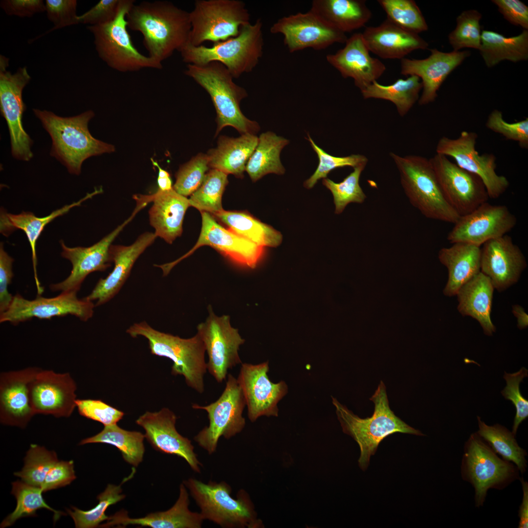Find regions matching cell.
<instances>
[{"label": "cell", "instance_id": "cell-3", "mask_svg": "<svg viewBox=\"0 0 528 528\" xmlns=\"http://www.w3.org/2000/svg\"><path fill=\"white\" fill-rule=\"evenodd\" d=\"M331 398L343 432L351 436L359 445L360 455L358 462L363 471L368 468L370 458L375 453L380 443L388 436L396 433L424 436L418 430L406 424L391 410L386 386L382 380L370 398L374 404V412L371 417L360 418L336 398L332 396Z\"/></svg>", "mask_w": 528, "mask_h": 528}, {"label": "cell", "instance_id": "cell-7", "mask_svg": "<svg viewBox=\"0 0 528 528\" xmlns=\"http://www.w3.org/2000/svg\"><path fill=\"white\" fill-rule=\"evenodd\" d=\"M127 332L132 337H145L152 354L173 361L172 374L183 375L188 386L199 393L204 392V375L207 369L206 350L198 333L190 338H181L154 330L145 321L131 326Z\"/></svg>", "mask_w": 528, "mask_h": 528}, {"label": "cell", "instance_id": "cell-28", "mask_svg": "<svg viewBox=\"0 0 528 528\" xmlns=\"http://www.w3.org/2000/svg\"><path fill=\"white\" fill-rule=\"evenodd\" d=\"M40 370L29 367L0 373L1 423L24 428L35 415L29 403L28 385Z\"/></svg>", "mask_w": 528, "mask_h": 528}, {"label": "cell", "instance_id": "cell-49", "mask_svg": "<svg viewBox=\"0 0 528 528\" xmlns=\"http://www.w3.org/2000/svg\"><path fill=\"white\" fill-rule=\"evenodd\" d=\"M366 165L363 164L354 168L353 171L340 182L323 178V184L332 194L336 214L341 213L350 203H362L365 201L366 196L359 185V180Z\"/></svg>", "mask_w": 528, "mask_h": 528}, {"label": "cell", "instance_id": "cell-35", "mask_svg": "<svg viewBox=\"0 0 528 528\" xmlns=\"http://www.w3.org/2000/svg\"><path fill=\"white\" fill-rule=\"evenodd\" d=\"M494 287L489 278L481 271L463 285L456 295L458 309L463 316L479 322L485 334L491 336L496 328L490 318Z\"/></svg>", "mask_w": 528, "mask_h": 528}, {"label": "cell", "instance_id": "cell-41", "mask_svg": "<svg viewBox=\"0 0 528 528\" xmlns=\"http://www.w3.org/2000/svg\"><path fill=\"white\" fill-rule=\"evenodd\" d=\"M422 88L420 78L410 75L406 79H398L387 86L374 81L361 92L365 99L376 98L391 101L395 105L399 114L404 116L418 100Z\"/></svg>", "mask_w": 528, "mask_h": 528}, {"label": "cell", "instance_id": "cell-61", "mask_svg": "<svg viewBox=\"0 0 528 528\" xmlns=\"http://www.w3.org/2000/svg\"><path fill=\"white\" fill-rule=\"evenodd\" d=\"M0 6L7 15L21 18H30L45 11V2L42 0H2Z\"/></svg>", "mask_w": 528, "mask_h": 528}, {"label": "cell", "instance_id": "cell-19", "mask_svg": "<svg viewBox=\"0 0 528 528\" xmlns=\"http://www.w3.org/2000/svg\"><path fill=\"white\" fill-rule=\"evenodd\" d=\"M272 34H281L290 52L311 48L326 49L335 43H345L344 33L325 22L313 12L297 13L278 19L270 28Z\"/></svg>", "mask_w": 528, "mask_h": 528}, {"label": "cell", "instance_id": "cell-32", "mask_svg": "<svg viewBox=\"0 0 528 528\" xmlns=\"http://www.w3.org/2000/svg\"><path fill=\"white\" fill-rule=\"evenodd\" d=\"M153 204L149 211L150 224L154 234L171 244L181 236L185 214L190 206L189 198L172 189L157 190L154 194L146 195Z\"/></svg>", "mask_w": 528, "mask_h": 528}, {"label": "cell", "instance_id": "cell-50", "mask_svg": "<svg viewBox=\"0 0 528 528\" xmlns=\"http://www.w3.org/2000/svg\"><path fill=\"white\" fill-rule=\"evenodd\" d=\"M481 14L476 10H465L457 17L456 28L448 35V41L453 51L466 47L479 49L481 44Z\"/></svg>", "mask_w": 528, "mask_h": 528}, {"label": "cell", "instance_id": "cell-18", "mask_svg": "<svg viewBox=\"0 0 528 528\" xmlns=\"http://www.w3.org/2000/svg\"><path fill=\"white\" fill-rule=\"evenodd\" d=\"M517 224L515 216L504 205L485 202L470 213L460 216L448 233L452 243L466 242L478 246L506 235Z\"/></svg>", "mask_w": 528, "mask_h": 528}, {"label": "cell", "instance_id": "cell-25", "mask_svg": "<svg viewBox=\"0 0 528 528\" xmlns=\"http://www.w3.org/2000/svg\"><path fill=\"white\" fill-rule=\"evenodd\" d=\"M527 265L521 249L508 235L487 241L481 249L480 271L499 291L517 283Z\"/></svg>", "mask_w": 528, "mask_h": 528}, {"label": "cell", "instance_id": "cell-2", "mask_svg": "<svg viewBox=\"0 0 528 528\" xmlns=\"http://www.w3.org/2000/svg\"><path fill=\"white\" fill-rule=\"evenodd\" d=\"M35 115L52 140L50 155L58 160L69 173L79 175L83 162L88 158L114 152V146L93 137L88 124L92 110L78 115L62 117L46 110L33 109Z\"/></svg>", "mask_w": 528, "mask_h": 528}, {"label": "cell", "instance_id": "cell-64", "mask_svg": "<svg viewBox=\"0 0 528 528\" xmlns=\"http://www.w3.org/2000/svg\"><path fill=\"white\" fill-rule=\"evenodd\" d=\"M158 190L161 191H169L173 188L172 181L170 176L158 178L157 179Z\"/></svg>", "mask_w": 528, "mask_h": 528}, {"label": "cell", "instance_id": "cell-59", "mask_svg": "<svg viewBox=\"0 0 528 528\" xmlns=\"http://www.w3.org/2000/svg\"><path fill=\"white\" fill-rule=\"evenodd\" d=\"M14 259L0 245V312L5 311L9 307L13 296L9 293L8 286L13 277L12 264Z\"/></svg>", "mask_w": 528, "mask_h": 528}, {"label": "cell", "instance_id": "cell-51", "mask_svg": "<svg viewBox=\"0 0 528 528\" xmlns=\"http://www.w3.org/2000/svg\"><path fill=\"white\" fill-rule=\"evenodd\" d=\"M210 169L207 154L199 153L179 168L174 190L184 197L191 196L201 185Z\"/></svg>", "mask_w": 528, "mask_h": 528}, {"label": "cell", "instance_id": "cell-1", "mask_svg": "<svg viewBox=\"0 0 528 528\" xmlns=\"http://www.w3.org/2000/svg\"><path fill=\"white\" fill-rule=\"evenodd\" d=\"M128 27L140 32L148 56L162 64L189 43V12L170 1H143L127 14Z\"/></svg>", "mask_w": 528, "mask_h": 528}, {"label": "cell", "instance_id": "cell-40", "mask_svg": "<svg viewBox=\"0 0 528 528\" xmlns=\"http://www.w3.org/2000/svg\"><path fill=\"white\" fill-rule=\"evenodd\" d=\"M258 138V144L245 168L252 181L256 182L268 174L283 175L285 169L280 154L289 141L271 132L262 133Z\"/></svg>", "mask_w": 528, "mask_h": 528}, {"label": "cell", "instance_id": "cell-39", "mask_svg": "<svg viewBox=\"0 0 528 528\" xmlns=\"http://www.w3.org/2000/svg\"><path fill=\"white\" fill-rule=\"evenodd\" d=\"M212 216L232 232L260 246L275 247L282 242L280 232L246 212L223 209Z\"/></svg>", "mask_w": 528, "mask_h": 528}, {"label": "cell", "instance_id": "cell-60", "mask_svg": "<svg viewBox=\"0 0 528 528\" xmlns=\"http://www.w3.org/2000/svg\"><path fill=\"white\" fill-rule=\"evenodd\" d=\"M504 18L511 24L528 29V7L519 0H492Z\"/></svg>", "mask_w": 528, "mask_h": 528}, {"label": "cell", "instance_id": "cell-47", "mask_svg": "<svg viewBox=\"0 0 528 528\" xmlns=\"http://www.w3.org/2000/svg\"><path fill=\"white\" fill-rule=\"evenodd\" d=\"M58 461L55 452L31 444L24 457L23 467L14 475L28 484L41 487L48 472Z\"/></svg>", "mask_w": 528, "mask_h": 528}, {"label": "cell", "instance_id": "cell-52", "mask_svg": "<svg viewBox=\"0 0 528 528\" xmlns=\"http://www.w3.org/2000/svg\"><path fill=\"white\" fill-rule=\"evenodd\" d=\"M308 137L319 159L316 170L304 182V186L308 189L313 187L321 178H327L328 174L334 169L345 166H351L354 168L361 165L366 164L368 162L367 157L361 154H352L342 157L331 155L318 147L308 134Z\"/></svg>", "mask_w": 528, "mask_h": 528}, {"label": "cell", "instance_id": "cell-13", "mask_svg": "<svg viewBox=\"0 0 528 528\" xmlns=\"http://www.w3.org/2000/svg\"><path fill=\"white\" fill-rule=\"evenodd\" d=\"M245 405L237 379L229 374L224 390L216 401L207 406L193 405L194 409L205 410L209 420V425L200 431L194 440L209 454L214 453L220 437L229 439L244 427L242 413Z\"/></svg>", "mask_w": 528, "mask_h": 528}, {"label": "cell", "instance_id": "cell-46", "mask_svg": "<svg viewBox=\"0 0 528 528\" xmlns=\"http://www.w3.org/2000/svg\"><path fill=\"white\" fill-rule=\"evenodd\" d=\"M134 470L130 476L123 480L118 485L108 484L105 490L99 494L97 499V505L88 510H83L76 507L72 506L67 509V512L73 519L77 528H93L99 527L100 524L108 520L109 516L106 515L107 509L110 505L115 504L123 500L126 496L122 494L121 485L132 477Z\"/></svg>", "mask_w": 528, "mask_h": 528}, {"label": "cell", "instance_id": "cell-34", "mask_svg": "<svg viewBox=\"0 0 528 528\" xmlns=\"http://www.w3.org/2000/svg\"><path fill=\"white\" fill-rule=\"evenodd\" d=\"M439 252L440 262L447 269L448 278L443 293L456 295L460 288L480 272L481 248L466 242H456Z\"/></svg>", "mask_w": 528, "mask_h": 528}, {"label": "cell", "instance_id": "cell-31", "mask_svg": "<svg viewBox=\"0 0 528 528\" xmlns=\"http://www.w3.org/2000/svg\"><path fill=\"white\" fill-rule=\"evenodd\" d=\"M362 35L369 51L383 59H402L413 51L426 49L429 45L418 34L387 19L377 26L367 27Z\"/></svg>", "mask_w": 528, "mask_h": 528}, {"label": "cell", "instance_id": "cell-33", "mask_svg": "<svg viewBox=\"0 0 528 528\" xmlns=\"http://www.w3.org/2000/svg\"><path fill=\"white\" fill-rule=\"evenodd\" d=\"M102 192V189H96L92 193L88 194L79 200L56 210L44 217H36L33 213L29 212L23 211L19 214L15 215L8 213L3 210L0 211V233L5 236H8L14 231L20 229L25 233L31 248L34 279L38 295H42L44 288L40 285L37 275L36 244L44 228L55 218L66 214L72 208L80 206L85 200L91 198L93 196Z\"/></svg>", "mask_w": 528, "mask_h": 528}, {"label": "cell", "instance_id": "cell-37", "mask_svg": "<svg viewBox=\"0 0 528 528\" xmlns=\"http://www.w3.org/2000/svg\"><path fill=\"white\" fill-rule=\"evenodd\" d=\"M310 10L344 33L364 26L372 17L363 0H314Z\"/></svg>", "mask_w": 528, "mask_h": 528}, {"label": "cell", "instance_id": "cell-38", "mask_svg": "<svg viewBox=\"0 0 528 528\" xmlns=\"http://www.w3.org/2000/svg\"><path fill=\"white\" fill-rule=\"evenodd\" d=\"M485 65L491 67L506 60L513 62L528 59V30L506 37L496 32L483 30L479 49Z\"/></svg>", "mask_w": 528, "mask_h": 528}, {"label": "cell", "instance_id": "cell-44", "mask_svg": "<svg viewBox=\"0 0 528 528\" xmlns=\"http://www.w3.org/2000/svg\"><path fill=\"white\" fill-rule=\"evenodd\" d=\"M12 485L11 494L16 498L17 505L15 510L2 521L0 528L11 526L23 517L36 516V511L41 508L53 512L55 522L65 514L47 505L43 497L44 492L41 487L30 485L22 480L13 482Z\"/></svg>", "mask_w": 528, "mask_h": 528}, {"label": "cell", "instance_id": "cell-11", "mask_svg": "<svg viewBox=\"0 0 528 528\" xmlns=\"http://www.w3.org/2000/svg\"><path fill=\"white\" fill-rule=\"evenodd\" d=\"M189 15V44L196 46L236 37L250 23L248 10L240 0H197Z\"/></svg>", "mask_w": 528, "mask_h": 528}, {"label": "cell", "instance_id": "cell-5", "mask_svg": "<svg viewBox=\"0 0 528 528\" xmlns=\"http://www.w3.org/2000/svg\"><path fill=\"white\" fill-rule=\"evenodd\" d=\"M264 45L263 22L244 26L236 37L213 44L211 47L188 44L180 51L182 61L197 66L218 62L223 65L234 78L251 72L258 65Z\"/></svg>", "mask_w": 528, "mask_h": 528}, {"label": "cell", "instance_id": "cell-63", "mask_svg": "<svg viewBox=\"0 0 528 528\" xmlns=\"http://www.w3.org/2000/svg\"><path fill=\"white\" fill-rule=\"evenodd\" d=\"M512 312L517 318V326L519 329L526 328L528 325V315L525 312L524 308L520 306L516 305L513 306Z\"/></svg>", "mask_w": 528, "mask_h": 528}, {"label": "cell", "instance_id": "cell-17", "mask_svg": "<svg viewBox=\"0 0 528 528\" xmlns=\"http://www.w3.org/2000/svg\"><path fill=\"white\" fill-rule=\"evenodd\" d=\"M202 226L198 239L187 253L176 261L162 265L163 276L167 275L177 264L193 254L199 247L209 246L234 263L250 268H255L264 253L263 247L236 234L219 224L207 212H201Z\"/></svg>", "mask_w": 528, "mask_h": 528}, {"label": "cell", "instance_id": "cell-56", "mask_svg": "<svg viewBox=\"0 0 528 528\" xmlns=\"http://www.w3.org/2000/svg\"><path fill=\"white\" fill-rule=\"evenodd\" d=\"M45 11L48 19L54 26L37 38L60 28L79 23L77 15V1L76 0H46Z\"/></svg>", "mask_w": 528, "mask_h": 528}, {"label": "cell", "instance_id": "cell-55", "mask_svg": "<svg viewBox=\"0 0 528 528\" xmlns=\"http://www.w3.org/2000/svg\"><path fill=\"white\" fill-rule=\"evenodd\" d=\"M76 405L79 414L104 426L117 424L125 414L101 399H77Z\"/></svg>", "mask_w": 528, "mask_h": 528}, {"label": "cell", "instance_id": "cell-43", "mask_svg": "<svg viewBox=\"0 0 528 528\" xmlns=\"http://www.w3.org/2000/svg\"><path fill=\"white\" fill-rule=\"evenodd\" d=\"M477 433L503 459L514 463L521 474L526 471L527 451L517 442L515 436L505 426L497 423L488 425L477 416Z\"/></svg>", "mask_w": 528, "mask_h": 528}, {"label": "cell", "instance_id": "cell-4", "mask_svg": "<svg viewBox=\"0 0 528 528\" xmlns=\"http://www.w3.org/2000/svg\"><path fill=\"white\" fill-rule=\"evenodd\" d=\"M184 73L210 96L217 113L215 137L226 126L233 127L241 134H255L259 131V124L248 119L240 109L241 102L247 96L246 90L234 83L223 65L218 62L202 66L188 64Z\"/></svg>", "mask_w": 528, "mask_h": 528}, {"label": "cell", "instance_id": "cell-8", "mask_svg": "<svg viewBox=\"0 0 528 528\" xmlns=\"http://www.w3.org/2000/svg\"><path fill=\"white\" fill-rule=\"evenodd\" d=\"M183 484L199 507L204 520L223 528H264L245 491L240 490L235 499L231 495V487L225 482L204 484L190 478Z\"/></svg>", "mask_w": 528, "mask_h": 528}, {"label": "cell", "instance_id": "cell-26", "mask_svg": "<svg viewBox=\"0 0 528 528\" xmlns=\"http://www.w3.org/2000/svg\"><path fill=\"white\" fill-rule=\"evenodd\" d=\"M430 55L424 59L403 58L401 74L416 75L421 79L422 92L418 104L425 105L434 101L437 91L448 75L470 55L468 50L443 52L436 48L430 49Z\"/></svg>", "mask_w": 528, "mask_h": 528}, {"label": "cell", "instance_id": "cell-58", "mask_svg": "<svg viewBox=\"0 0 528 528\" xmlns=\"http://www.w3.org/2000/svg\"><path fill=\"white\" fill-rule=\"evenodd\" d=\"M76 478L73 461H58L48 472L41 486L43 492L67 485Z\"/></svg>", "mask_w": 528, "mask_h": 528}, {"label": "cell", "instance_id": "cell-12", "mask_svg": "<svg viewBox=\"0 0 528 528\" xmlns=\"http://www.w3.org/2000/svg\"><path fill=\"white\" fill-rule=\"evenodd\" d=\"M9 59L0 56V109L6 122L10 139L12 156L16 159L29 161L33 156L31 147L33 141L23 129L22 116L26 106L22 90L31 80L26 66L19 67L12 74L7 70Z\"/></svg>", "mask_w": 528, "mask_h": 528}, {"label": "cell", "instance_id": "cell-22", "mask_svg": "<svg viewBox=\"0 0 528 528\" xmlns=\"http://www.w3.org/2000/svg\"><path fill=\"white\" fill-rule=\"evenodd\" d=\"M76 390L69 373L41 369L28 385L29 403L35 415L68 418L76 407Z\"/></svg>", "mask_w": 528, "mask_h": 528}, {"label": "cell", "instance_id": "cell-10", "mask_svg": "<svg viewBox=\"0 0 528 528\" xmlns=\"http://www.w3.org/2000/svg\"><path fill=\"white\" fill-rule=\"evenodd\" d=\"M461 469L463 480L474 488L478 507L484 505L489 489H502L520 479L517 466L499 457L477 432L464 444Z\"/></svg>", "mask_w": 528, "mask_h": 528}, {"label": "cell", "instance_id": "cell-42", "mask_svg": "<svg viewBox=\"0 0 528 528\" xmlns=\"http://www.w3.org/2000/svg\"><path fill=\"white\" fill-rule=\"evenodd\" d=\"M145 438L140 432L126 430L115 424L104 426L99 433L82 440L79 444L101 443L113 445L121 452L127 463L136 467L143 461Z\"/></svg>", "mask_w": 528, "mask_h": 528}, {"label": "cell", "instance_id": "cell-14", "mask_svg": "<svg viewBox=\"0 0 528 528\" xmlns=\"http://www.w3.org/2000/svg\"><path fill=\"white\" fill-rule=\"evenodd\" d=\"M477 138L476 132L468 131H462L456 138L443 136L438 141L436 152L451 157L460 167L479 176L489 198L496 199L506 191L509 182L506 177L497 174L494 154H480L477 152Z\"/></svg>", "mask_w": 528, "mask_h": 528}, {"label": "cell", "instance_id": "cell-57", "mask_svg": "<svg viewBox=\"0 0 528 528\" xmlns=\"http://www.w3.org/2000/svg\"><path fill=\"white\" fill-rule=\"evenodd\" d=\"M120 0H100L88 11L78 16L79 23L95 26L109 22L117 14Z\"/></svg>", "mask_w": 528, "mask_h": 528}, {"label": "cell", "instance_id": "cell-48", "mask_svg": "<svg viewBox=\"0 0 528 528\" xmlns=\"http://www.w3.org/2000/svg\"><path fill=\"white\" fill-rule=\"evenodd\" d=\"M390 21L401 28L418 34L428 29L426 21L413 0H378Z\"/></svg>", "mask_w": 528, "mask_h": 528}, {"label": "cell", "instance_id": "cell-23", "mask_svg": "<svg viewBox=\"0 0 528 528\" xmlns=\"http://www.w3.org/2000/svg\"><path fill=\"white\" fill-rule=\"evenodd\" d=\"M268 362L257 365L243 363L237 379L248 409V417L252 422L261 416L277 417L278 402L287 394L288 387L284 381L273 383L267 375Z\"/></svg>", "mask_w": 528, "mask_h": 528}, {"label": "cell", "instance_id": "cell-54", "mask_svg": "<svg viewBox=\"0 0 528 528\" xmlns=\"http://www.w3.org/2000/svg\"><path fill=\"white\" fill-rule=\"evenodd\" d=\"M487 128L499 133L506 139L518 142L525 149L528 147V118L514 123H508L503 118L501 111L494 110L487 118Z\"/></svg>", "mask_w": 528, "mask_h": 528}, {"label": "cell", "instance_id": "cell-45", "mask_svg": "<svg viewBox=\"0 0 528 528\" xmlns=\"http://www.w3.org/2000/svg\"><path fill=\"white\" fill-rule=\"evenodd\" d=\"M228 175L216 169H210L200 187L189 198L190 206L200 213L212 215L223 209L222 197L228 180Z\"/></svg>", "mask_w": 528, "mask_h": 528}, {"label": "cell", "instance_id": "cell-30", "mask_svg": "<svg viewBox=\"0 0 528 528\" xmlns=\"http://www.w3.org/2000/svg\"><path fill=\"white\" fill-rule=\"evenodd\" d=\"M189 505L188 492L184 484H181L177 500L168 510L152 513L142 518H131L127 511L121 510L109 516L107 522L99 527H124L132 525L153 528H199L204 519L200 513L191 511Z\"/></svg>", "mask_w": 528, "mask_h": 528}, {"label": "cell", "instance_id": "cell-29", "mask_svg": "<svg viewBox=\"0 0 528 528\" xmlns=\"http://www.w3.org/2000/svg\"><path fill=\"white\" fill-rule=\"evenodd\" d=\"M156 238L154 233L148 232L141 235L129 246L111 245L110 252L114 264L113 270L107 277L100 279L91 293L84 299L97 300L96 306L112 299L128 278L136 260Z\"/></svg>", "mask_w": 528, "mask_h": 528}, {"label": "cell", "instance_id": "cell-24", "mask_svg": "<svg viewBox=\"0 0 528 528\" xmlns=\"http://www.w3.org/2000/svg\"><path fill=\"white\" fill-rule=\"evenodd\" d=\"M176 419L172 411L163 408L158 412H146L135 422L145 430V438L154 449L184 459L194 471L199 473L202 464L191 441L177 431Z\"/></svg>", "mask_w": 528, "mask_h": 528}, {"label": "cell", "instance_id": "cell-21", "mask_svg": "<svg viewBox=\"0 0 528 528\" xmlns=\"http://www.w3.org/2000/svg\"><path fill=\"white\" fill-rule=\"evenodd\" d=\"M146 206L145 203L136 202V207L129 218L109 234L90 246L69 247L66 245L63 241H61L62 248L61 256L70 261L72 268L66 279L60 283L51 285L50 289L54 291L77 292L89 274L94 271H105L110 267L112 262L110 252L112 242L125 226Z\"/></svg>", "mask_w": 528, "mask_h": 528}, {"label": "cell", "instance_id": "cell-36", "mask_svg": "<svg viewBox=\"0 0 528 528\" xmlns=\"http://www.w3.org/2000/svg\"><path fill=\"white\" fill-rule=\"evenodd\" d=\"M258 140V137L250 133L242 134L236 138L220 136L217 147L210 149L206 154L210 169L242 178Z\"/></svg>", "mask_w": 528, "mask_h": 528}, {"label": "cell", "instance_id": "cell-16", "mask_svg": "<svg viewBox=\"0 0 528 528\" xmlns=\"http://www.w3.org/2000/svg\"><path fill=\"white\" fill-rule=\"evenodd\" d=\"M429 160L445 198L460 216L487 201L488 193L479 176L460 167L445 155L436 154Z\"/></svg>", "mask_w": 528, "mask_h": 528}, {"label": "cell", "instance_id": "cell-27", "mask_svg": "<svg viewBox=\"0 0 528 528\" xmlns=\"http://www.w3.org/2000/svg\"><path fill=\"white\" fill-rule=\"evenodd\" d=\"M362 33L348 38L345 46L336 53L328 54L327 62L345 78H352L361 91L376 81L386 70L385 65L370 55Z\"/></svg>", "mask_w": 528, "mask_h": 528}, {"label": "cell", "instance_id": "cell-53", "mask_svg": "<svg viewBox=\"0 0 528 528\" xmlns=\"http://www.w3.org/2000/svg\"><path fill=\"white\" fill-rule=\"evenodd\" d=\"M528 376V370L525 367L513 373L505 372L503 376L506 385L501 394L506 400L512 402L516 409L512 430L515 436L520 424L528 417V400L522 396L520 390L521 382Z\"/></svg>", "mask_w": 528, "mask_h": 528}, {"label": "cell", "instance_id": "cell-62", "mask_svg": "<svg viewBox=\"0 0 528 528\" xmlns=\"http://www.w3.org/2000/svg\"><path fill=\"white\" fill-rule=\"evenodd\" d=\"M523 490V498L518 511V528L528 527V483L523 478L520 479Z\"/></svg>", "mask_w": 528, "mask_h": 528}, {"label": "cell", "instance_id": "cell-9", "mask_svg": "<svg viewBox=\"0 0 528 528\" xmlns=\"http://www.w3.org/2000/svg\"><path fill=\"white\" fill-rule=\"evenodd\" d=\"M134 1L120 0L113 20L102 25H88L87 29L93 35L99 57L112 69L121 72L161 69L162 64L137 49L128 32L126 16Z\"/></svg>", "mask_w": 528, "mask_h": 528}, {"label": "cell", "instance_id": "cell-6", "mask_svg": "<svg viewBox=\"0 0 528 528\" xmlns=\"http://www.w3.org/2000/svg\"><path fill=\"white\" fill-rule=\"evenodd\" d=\"M390 155L411 204L428 219L455 223L460 216L445 198L430 160L416 155Z\"/></svg>", "mask_w": 528, "mask_h": 528}, {"label": "cell", "instance_id": "cell-20", "mask_svg": "<svg viewBox=\"0 0 528 528\" xmlns=\"http://www.w3.org/2000/svg\"><path fill=\"white\" fill-rule=\"evenodd\" d=\"M76 291L62 292L53 298L37 295L35 299L28 300L16 294L8 308L0 314V322H9L13 325L32 318L50 319L56 316L71 314L86 321L93 314L94 305L92 301L79 299Z\"/></svg>", "mask_w": 528, "mask_h": 528}, {"label": "cell", "instance_id": "cell-15", "mask_svg": "<svg viewBox=\"0 0 528 528\" xmlns=\"http://www.w3.org/2000/svg\"><path fill=\"white\" fill-rule=\"evenodd\" d=\"M204 322L198 325L197 333L201 337L209 357L207 369L218 382L225 379L229 369L242 363L238 353L244 342L238 329L233 328L228 315L217 316L211 306Z\"/></svg>", "mask_w": 528, "mask_h": 528}]
</instances>
